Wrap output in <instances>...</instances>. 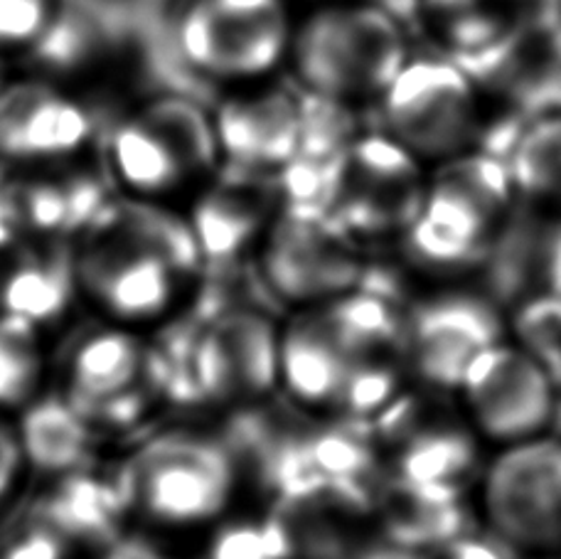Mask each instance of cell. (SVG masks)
Masks as SVG:
<instances>
[{
    "mask_svg": "<svg viewBox=\"0 0 561 559\" xmlns=\"http://www.w3.org/2000/svg\"><path fill=\"white\" fill-rule=\"evenodd\" d=\"M300 82L337 102L382 96L407 65V39L382 8L335 3L316 10L290 37Z\"/></svg>",
    "mask_w": 561,
    "mask_h": 559,
    "instance_id": "cell-1",
    "label": "cell"
},
{
    "mask_svg": "<svg viewBox=\"0 0 561 559\" xmlns=\"http://www.w3.org/2000/svg\"><path fill=\"white\" fill-rule=\"evenodd\" d=\"M515 185L507 161L466 151L440 163L414 223L404 232L421 266L454 272L488 254L490 237L510 209Z\"/></svg>",
    "mask_w": 561,
    "mask_h": 559,
    "instance_id": "cell-2",
    "label": "cell"
},
{
    "mask_svg": "<svg viewBox=\"0 0 561 559\" xmlns=\"http://www.w3.org/2000/svg\"><path fill=\"white\" fill-rule=\"evenodd\" d=\"M480 507L490 531L527 557L561 552V438L505 444L485 468Z\"/></svg>",
    "mask_w": 561,
    "mask_h": 559,
    "instance_id": "cell-3",
    "label": "cell"
},
{
    "mask_svg": "<svg viewBox=\"0 0 561 559\" xmlns=\"http://www.w3.org/2000/svg\"><path fill=\"white\" fill-rule=\"evenodd\" d=\"M387 134L421 163H446L473 148L480 96L463 67L446 59H407L382 94Z\"/></svg>",
    "mask_w": 561,
    "mask_h": 559,
    "instance_id": "cell-4",
    "label": "cell"
},
{
    "mask_svg": "<svg viewBox=\"0 0 561 559\" xmlns=\"http://www.w3.org/2000/svg\"><path fill=\"white\" fill-rule=\"evenodd\" d=\"M421 161L389 134L355 136L330 158L328 213L350 235L407 232L424 205Z\"/></svg>",
    "mask_w": 561,
    "mask_h": 559,
    "instance_id": "cell-5",
    "label": "cell"
},
{
    "mask_svg": "<svg viewBox=\"0 0 561 559\" xmlns=\"http://www.w3.org/2000/svg\"><path fill=\"white\" fill-rule=\"evenodd\" d=\"M185 62L207 77H256L290 47L284 0H195L173 23Z\"/></svg>",
    "mask_w": 561,
    "mask_h": 559,
    "instance_id": "cell-6",
    "label": "cell"
},
{
    "mask_svg": "<svg viewBox=\"0 0 561 559\" xmlns=\"http://www.w3.org/2000/svg\"><path fill=\"white\" fill-rule=\"evenodd\" d=\"M470 422L495 444H515L545 434L557 409L554 379L527 347L495 343L460 377Z\"/></svg>",
    "mask_w": 561,
    "mask_h": 559,
    "instance_id": "cell-7",
    "label": "cell"
},
{
    "mask_svg": "<svg viewBox=\"0 0 561 559\" xmlns=\"http://www.w3.org/2000/svg\"><path fill=\"white\" fill-rule=\"evenodd\" d=\"M266 276L276 292L304 304H325L357 288L363 262L353 235L318 205H296L274 229Z\"/></svg>",
    "mask_w": 561,
    "mask_h": 559,
    "instance_id": "cell-8",
    "label": "cell"
},
{
    "mask_svg": "<svg viewBox=\"0 0 561 559\" xmlns=\"http://www.w3.org/2000/svg\"><path fill=\"white\" fill-rule=\"evenodd\" d=\"M146 511L170 525H195L215 517L232 493V466L225 452L193 438H168L150 446L136 471Z\"/></svg>",
    "mask_w": 561,
    "mask_h": 559,
    "instance_id": "cell-9",
    "label": "cell"
},
{
    "mask_svg": "<svg viewBox=\"0 0 561 559\" xmlns=\"http://www.w3.org/2000/svg\"><path fill=\"white\" fill-rule=\"evenodd\" d=\"M404 338L409 361L424 383L458 389L468 365L503 341V321L485 298L446 294L416 308Z\"/></svg>",
    "mask_w": 561,
    "mask_h": 559,
    "instance_id": "cell-10",
    "label": "cell"
},
{
    "mask_svg": "<svg viewBox=\"0 0 561 559\" xmlns=\"http://www.w3.org/2000/svg\"><path fill=\"white\" fill-rule=\"evenodd\" d=\"M175 264L146 239L114 227L82 259V282L108 313L140 321L165 311L175 292Z\"/></svg>",
    "mask_w": 561,
    "mask_h": 559,
    "instance_id": "cell-11",
    "label": "cell"
},
{
    "mask_svg": "<svg viewBox=\"0 0 561 559\" xmlns=\"http://www.w3.org/2000/svg\"><path fill=\"white\" fill-rule=\"evenodd\" d=\"M476 87L529 112H561V27H513L483 53L463 57Z\"/></svg>",
    "mask_w": 561,
    "mask_h": 559,
    "instance_id": "cell-12",
    "label": "cell"
},
{
    "mask_svg": "<svg viewBox=\"0 0 561 559\" xmlns=\"http://www.w3.org/2000/svg\"><path fill=\"white\" fill-rule=\"evenodd\" d=\"M280 335L264 316L232 311L213 323L195 347V373L209 397H262L278 379Z\"/></svg>",
    "mask_w": 561,
    "mask_h": 559,
    "instance_id": "cell-13",
    "label": "cell"
},
{
    "mask_svg": "<svg viewBox=\"0 0 561 559\" xmlns=\"http://www.w3.org/2000/svg\"><path fill=\"white\" fill-rule=\"evenodd\" d=\"M92 122L72 99L53 87L23 82L0 92V153L13 158H49L77 151Z\"/></svg>",
    "mask_w": 561,
    "mask_h": 559,
    "instance_id": "cell-14",
    "label": "cell"
},
{
    "mask_svg": "<svg viewBox=\"0 0 561 559\" xmlns=\"http://www.w3.org/2000/svg\"><path fill=\"white\" fill-rule=\"evenodd\" d=\"M219 148L244 166H284L300 151V102L284 89L239 96L219 109Z\"/></svg>",
    "mask_w": 561,
    "mask_h": 559,
    "instance_id": "cell-15",
    "label": "cell"
},
{
    "mask_svg": "<svg viewBox=\"0 0 561 559\" xmlns=\"http://www.w3.org/2000/svg\"><path fill=\"white\" fill-rule=\"evenodd\" d=\"M357 365L330 338L316 313L298 318L280 335L278 379H284L288 392L304 404L337 407Z\"/></svg>",
    "mask_w": 561,
    "mask_h": 559,
    "instance_id": "cell-16",
    "label": "cell"
},
{
    "mask_svg": "<svg viewBox=\"0 0 561 559\" xmlns=\"http://www.w3.org/2000/svg\"><path fill=\"white\" fill-rule=\"evenodd\" d=\"M385 501L379 503L382 527L392 545L424 550V547H444L460 535L458 488L428 486L397 478Z\"/></svg>",
    "mask_w": 561,
    "mask_h": 559,
    "instance_id": "cell-17",
    "label": "cell"
},
{
    "mask_svg": "<svg viewBox=\"0 0 561 559\" xmlns=\"http://www.w3.org/2000/svg\"><path fill=\"white\" fill-rule=\"evenodd\" d=\"M313 313L355 363L382 361L407 331L385 298L357 288L320 304Z\"/></svg>",
    "mask_w": 561,
    "mask_h": 559,
    "instance_id": "cell-18",
    "label": "cell"
},
{
    "mask_svg": "<svg viewBox=\"0 0 561 559\" xmlns=\"http://www.w3.org/2000/svg\"><path fill=\"white\" fill-rule=\"evenodd\" d=\"M67 292L69 274L62 259L0 249V306L8 316L39 321L65 306Z\"/></svg>",
    "mask_w": 561,
    "mask_h": 559,
    "instance_id": "cell-19",
    "label": "cell"
},
{
    "mask_svg": "<svg viewBox=\"0 0 561 559\" xmlns=\"http://www.w3.org/2000/svg\"><path fill=\"white\" fill-rule=\"evenodd\" d=\"M431 33L460 57L483 53L515 27L513 0H421Z\"/></svg>",
    "mask_w": 561,
    "mask_h": 559,
    "instance_id": "cell-20",
    "label": "cell"
},
{
    "mask_svg": "<svg viewBox=\"0 0 561 559\" xmlns=\"http://www.w3.org/2000/svg\"><path fill=\"white\" fill-rule=\"evenodd\" d=\"M515 193L535 203H561V112L529 124L507 156Z\"/></svg>",
    "mask_w": 561,
    "mask_h": 559,
    "instance_id": "cell-21",
    "label": "cell"
},
{
    "mask_svg": "<svg viewBox=\"0 0 561 559\" xmlns=\"http://www.w3.org/2000/svg\"><path fill=\"white\" fill-rule=\"evenodd\" d=\"M112 161L122 181L136 193L156 195L175 190L190 175L163 138L136 116L116 128L112 138Z\"/></svg>",
    "mask_w": 561,
    "mask_h": 559,
    "instance_id": "cell-22",
    "label": "cell"
},
{
    "mask_svg": "<svg viewBox=\"0 0 561 559\" xmlns=\"http://www.w3.org/2000/svg\"><path fill=\"white\" fill-rule=\"evenodd\" d=\"M138 118L163 138L187 173L207 171L217 161V128L195 102H187L183 96H163L148 104Z\"/></svg>",
    "mask_w": 561,
    "mask_h": 559,
    "instance_id": "cell-23",
    "label": "cell"
},
{
    "mask_svg": "<svg viewBox=\"0 0 561 559\" xmlns=\"http://www.w3.org/2000/svg\"><path fill=\"white\" fill-rule=\"evenodd\" d=\"M476 464V444L463 429L434 426L407 438L397 478L428 486H454Z\"/></svg>",
    "mask_w": 561,
    "mask_h": 559,
    "instance_id": "cell-24",
    "label": "cell"
},
{
    "mask_svg": "<svg viewBox=\"0 0 561 559\" xmlns=\"http://www.w3.org/2000/svg\"><path fill=\"white\" fill-rule=\"evenodd\" d=\"M140 347L126 333H96L79 347L72 361V385L84 399H108L134 383Z\"/></svg>",
    "mask_w": 561,
    "mask_h": 559,
    "instance_id": "cell-25",
    "label": "cell"
},
{
    "mask_svg": "<svg viewBox=\"0 0 561 559\" xmlns=\"http://www.w3.org/2000/svg\"><path fill=\"white\" fill-rule=\"evenodd\" d=\"M39 377L33 323L20 316L0 318V407L20 404Z\"/></svg>",
    "mask_w": 561,
    "mask_h": 559,
    "instance_id": "cell-26",
    "label": "cell"
},
{
    "mask_svg": "<svg viewBox=\"0 0 561 559\" xmlns=\"http://www.w3.org/2000/svg\"><path fill=\"white\" fill-rule=\"evenodd\" d=\"M27 448L37 464L69 466L84 448V426L67 407H39L27 419Z\"/></svg>",
    "mask_w": 561,
    "mask_h": 559,
    "instance_id": "cell-27",
    "label": "cell"
},
{
    "mask_svg": "<svg viewBox=\"0 0 561 559\" xmlns=\"http://www.w3.org/2000/svg\"><path fill=\"white\" fill-rule=\"evenodd\" d=\"M254 209L237 197L217 195L197 209V232L213 254H229L252 235Z\"/></svg>",
    "mask_w": 561,
    "mask_h": 559,
    "instance_id": "cell-28",
    "label": "cell"
},
{
    "mask_svg": "<svg viewBox=\"0 0 561 559\" xmlns=\"http://www.w3.org/2000/svg\"><path fill=\"white\" fill-rule=\"evenodd\" d=\"M209 559H284L272 525H232L215 537Z\"/></svg>",
    "mask_w": 561,
    "mask_h": 559,
    "instance_id": "cell-29",
    "label": "cell"
},
{
    "mask_svg": "<svg viewBox=\"0 0 561 559\" xmlns=\"http://www.w3.org/2000/svg\"><path fill=\"white\" fill-rule=\"evenodd\" d=\"M525 347L547 365V355L561 353V298L549 294L533 306H525L523 321Z\"/></svg>",
    "mask_w": 561,
    "mask_h": 559,
    "instance_id": "cell-30",
    "label": "cell"
},
{
    "mask_svg": "<svg viewBox=\"0 0 561 559\" xmlns=\"http://www.w3.org/2000/svg\"><path fill=\"white\" fill-rule=\"evenodd\" d=\"M53 13V0H0V43H35Z\"/></svg>",
    "mask_w": 561,
    "mask_h": 559,
    "instance_id": "cell-31",
    "label": "cell"
},
{
    "mask_svg": "<svg viewBox=\"0 0 561 559\" xmlns=\"http://www.w3.org/2000/svg\"><path fill=\"white\" fill-rule=\"evenodd\" d=\"M444 559H507L497 545L480 537H456L444 545Z\"/></svg>",
    "mask_w": 561,
    "mask_h": 559,
    "instance_id": "cell-32",
    "label": "cell"
},
{
    "mask_svg": "<svg viewBox=\"0 0 561 559\" xmlns=\"http://www.w3.org/2000/svg\"><path fill=\"white\" fill-rule=\"evenodd\" d=\"M5 559H62L59 545L47 535H30L27 540L18 543Z\"/></svg>",
    "mask_w": 561,
    "mask_h": 559,
    "instance_id": "cell-33",
    "label": "cell"
},
{
    "mask_svg": "<svg viewBox=\"0 0 561 559\" xmlns=\"http://www.w3.org/2000/svg\"><path fill=\"white\" fill-rule=\"evenodd\" d=\"M545 276H547L549 294L561 298V229L552 239H549L547 259H545Z\"/></svg>",
    "mask_w": 561,
    "mask_h": 559,
    "instance_id": "cell-34",
    "label": "cell"
},
{
    "mask_svg": "<svg viewBox=\"0 0 561 559\" xmlns=\"http://www.w3.org/2000/svg\"><path fill=\"white\" fill-rule=\"evenodd\" d=\"M13 474H15V444L13 438L8 436V432L0 426V498L13 483Z\"/></svg>",
    "mask_w": 561,
    "mask_h": 559,
    "instance_id": "cell-35",
    "label": "cell"
},
{
    "mask_svg": "<svg viewBox=\"0 0 561 559\" xmlns=\"http://www.w3.org/2000/svg\"><path fill=\"white\" fill-rule=\"evenodd\" d=\"M363 559H424V557L419 555V550H409V547L389 543L387 547H379V550L367 552Z\"/></svg>",
    "mask_w": 561,
    "mask_h": 559,
    "instance_id": "cell-36",
    "label": "cell"
},
{
    "mask_svg": "<svg viewBox=\"0 0 561 559\" xmlns=\"http://www.w3.org/2000/svg\"><path fill=\"white\" fill-rule=\"evenodd\" d=\"M533 559H557V557H533Z\"/></svg>",
    "mask_w": 561,
    "mask_h": 559,
    "instance_id": "cell-37",
    "label": "cell"
}]
</instances>
